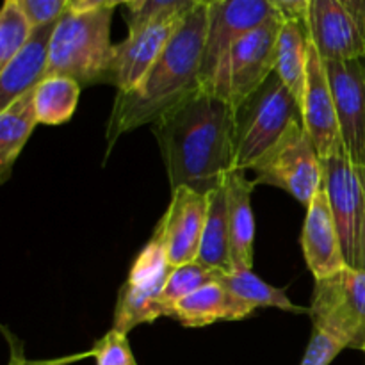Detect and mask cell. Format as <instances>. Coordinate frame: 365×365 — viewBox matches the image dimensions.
I'll return each mask as SVG.
<instances>
[{
    "label": "cell",
    "mask_w": 365,
    "mask_h": 365,
    "mask_svg": "<svg viewBox=\"0 0 365 365\" xmlns=\"http://www.w3.org/2000/svg\"><path fill=\"white\" fill-rule=\"evenodd\" d=\"M171 189L202 195L225 185L234 171L235 107L200 88L152 123Z\"/></svg>",
    "instance_id": "obj_1"
},
{
    "label": "cell",
    "mask_w": 365,
    "mask_h": 365,
    "mask_svg": "<svg viewBox=\"0 0 365 365\" xmlns=\"http://www.w3.org/2000/svg\"><path fill=\"white\" fill-rule=\"evenodd\" d=\"M209 6L198 4L182 20L157 63L141 82L128 91H118L107 121L106 139L109 150L123 134L143 125H152L171 107L184 102L202 88Z\"/></svg>",
    "instance_id": "obj_2"
},
{
    "label": "cell",
    "mask_w": 365,
    "mask_h": 365,
    "mask_svg": "<svg viewBox=\"0 0 365 365\" xmlns=\"http://www.w3.org/2000/svg\"><path fill=\"white\" fill-rule=\"evenodd\" d=\"M113 11L110 7L89 13L66 11L53 29L46 77L63 75L81 86L107 82L114 57Z\"/></svg>",
    "instance_id": "obj_3"
},
{
    "label": "cell",
    "mask_w": 365,
    "mask_h": 365,
    "mask_svg": "<svg viewBox=\"0 0 365 365\" xmlns=\"http://www.w3.org/2000/svg\"><path fill=\"white\" fill-rule=\"evenodd\" d=\"M299 121H303L302 106L280 77L273 73L235 107L234 170H252Z\"/></svg>",
    "instance_id": "obj_4"
},
{
    "label": "cell",
    "mask_w": 365,
    "mask_h": 365,
    "mask_svg": "<svg viewBox=\"0 0 365 365\" xmlns=\"http://www.w3.org/2000/svg\"><path fill=\"white\" fill-rule=\"evenodd\" d=\"M284 20L274 16L239 39L217 66L207 91L239 107L277 68V46Z\"/></svg>",
    "instance_id": "obj_5"
},
{
    "label": "cell",
    "mask_w": 365,
    "mask_h": 365,
    "mask_svg": "<svg viewBox=\"0 0 365 365\" xmlns=\"http://www.w3.org/2000/svg\"><path fill=\"white\" fill-rule=\"evenodd\" d=\"M324 189L348 267L365 269V187L360 168L344 143L323 159Z\"/></svg>",
    "instance_id": "obj_6"
},
{
    "label": "cell",
    "mask_w": 365,
    "mask_h": 365,
    "mask_svg": "<svg viewBox=\"0 0 365 365\" xmlns=\"http://www.w3.org/2000/svg\"><path fill=\"white\" fill-rule=\"evenodd\" d=\"M252 170L257 173V185L284 189L305 207L310 205L324 182L323 159L303 121L292 125Z\"/></svg>",
    "instance_id": "obj_7"
},
{
    "label": "cell",
    "mask_w": 365,
    "mask_h": 365,
    "mask_svg": "<svg viewBox=\"0 0 365 365\" xmlns=\"http://www.w3.org/2000/svg\"><path fill=\"white\" fill-rule=\"evenodd\" d=\"M314 328L346 348L365 349V269L344 267L316 280L309 309Z\"/></svg>",
    "instance_id": "obj_8"
},
{
    "label": "cell",
    "mask_w": 365,
    "mask_h": 365,
    "mask_svg": "<svg viewBox=\"0 0 365 365\" xmlns=\"http://www.w3.org/2000/svg\"><path fill=\"white\" fill-rule=\"evenodd\" d=\"M274 16H278L277 11L267 0H221L209 6V29L200 70L202 89H209L228 50Z\"/></svg>",
    "instance_id": "obj_9"
},
{
    "label": "cell",
    "mask_w": 365,
    "mask_h": 365,
    "mask_svg": "<svg viewBox=\"0 0 365 365\" xmlns=\"http://www.w3.org/2000/svg\"><path fill=\"white\" fill-rule=\"evenodd\" d=\"M334 93L342 143L359 168L365 164V59L323 61Z\"/></svg>",
    "instance_id": "obj_10"
},
{
    "label": "cell",
    "mask_w": 365,
    "mask_h": 365,
    "mask_svg": "<svg viewBox=\"0 0 365 365\" xmlns=\"http://www.w3.org/2000/svg\"><path fill=\"white\" fill-rule=\"evenodd\" d=\"M184 18H159L143 27L128 31L127 38L120 45H114V57L107 82L116 86L118 91L135 88L145 78L150 68L157 63Z\"/></svg>",
    "instance_id": "obj_11"
},
{
    "label": "cell",
    "mask_w": 365,
    "mask_h": 365,
    "mask_svg": "<svg viewBox=\"0 0 365 365\" xmlns=\"http://www.w3.org/2000/svg\"><path fill=\"white\" fill-rule=\"evenodd\" d=\"M307 34L323 61L365 59V34L339 0H312Z\"/></svg>",
    "instance_id": "obj_12"
},
{
    "label": "cell",
    "mask_w": 365,
    "mask_h": 365,
    "mask_svg": "<svg viewBox=\"0 0 365 365\" xmlns=\"http://www.w3.org/2000/svg\"><path fill=\"white\" fill-rule=\"evenodd\" d=\"M209 198L191 187H177L170 207L160 217L164 225L168 259L173 267L196 262L205 232Z\"/></svg>",
    "instance_id": "obj_13"
},
{
    "label": "cell",
    "mask_w": 365,
    "mask_h": 365,
    "mask_svg": "<svg viewBox=\"0 0 365 365\" xmlns=\"http://www.w3.org/2000/svg\"><path fill=\"white\" fill-rule=\"evenodd\" d=\"M303 123L319 152L321 159H327L342 143L335 110L334 93L328 81L324 63L312 41L309 39V59H307L305 95L302 103Z\"/></svg>",
    "instance_id": "obj_14"
},
{
    "label": "cell",
    "mask_w": 365,
    "mask_h": 365,
    "mask_svg": "<svg viewBox=\"0 0 365 365\" xmlns=\"http://www.w3.org/2000/svg\"><path fill=\"white\" fill-rule=\"evenodd\" d=\"M302 248L307 266L316 280H323L348 267L342 255L341 237H339L337 225H335L324 185L307 207V217L302 232Z\"/></svg>",
    "instance_id": "obj_15"
},
{
    "label": "cell",
    "mask_w": 365,
    "mask_h": 365,
    "mask_svg": "<svg viewBox=\"0 0 365 365\" xmlns=\"http://www.w3.org/2000/svg\"><path fill=\"white\" fill-rule=\"evenodd\" d=\"M57 21L36 27L24 48L0 68V110L24 93L34 89L46 77L50 59V41Z\"/></svg>",
    "instance_id": "obj_16"
},
{
    "label": "cell",
    "mask_w": 365,
    "mask_h": 365,
    "mask_svg": "<svg viewBox=\"0 0 365 365\" xmlns=\"http://www.w3.org/2000/svg\"><path fill=\"white\" fill-rule=\"evenodd\" d=\"M255 180L246 177V171L234 170L225 180L227 191V220L230 234V253L234 269H252L255 220L252 209V192Z\"/></svg>",
    "instance_id": "obj_17"
},
{
    "label": "cell",
    "mask_w": 365,
    "mask_h": 365,
    "mask_svg": "<svg viewBox=\"0 0 365 365\" xmlns=\"http://www.w3.org/2000/svg\"><path fill=\"white\" fill-rule=\"evenodd\" d=\"M255 312L252 305L228 291L220 282L205 285L178 302L170 316L185 328H203L220 321H241Z\"/></svg>",
    "instance_id": "obj_18"
},
{
    "label": "cell",
    "mask_w": 365,
    "mask_h": 365,
    "mask_svg": "<svg viewBox=\"0 0 365 365\" xmlns=\"http://www.w3.org/2000/svg\"><path fill=\"white\" fill-rule=\"evenodd\" d=\"M36 88L18 96L6 109L0 110V182L9 178L18 155L27 145L38 121Z\"/></svg>",
    "instance_id": "obj_19"
},
{
    "label": "cell",
    "mask_w": 365,
    "mask_h": 365,
    "mask_svg": "<svg viewBox=\"0 0 365 365\" xmlns=\"http://www.w3.org/2000/svg\"><path fill=\"white\" fill-rule=\"evenodd\" d=\"M307 59H309V34L302 21H284L277 46L274 73L287 86L298 103H303L307 82Z\"/></svg>",
    "instance_id": "obj_20"
},
{
    "label": "cell",
    "mask_w": 365,
    "mask_h": 365,
    "mask_svg": "<svg viewBox=\"0 0 365 365\" xmlns=\"http://www.w3.org/2000/svg\"><path fill=\"white\" fill-rule=\"evenodd\" d=\"M209 198V210H207L205 232H203L202 248H200L198 262L220 269L223 273L234 271L230 253V234H228L227 220V191L225 185L214 189L207 195Z\"/></svg>",
    "instance_id": "obj_21"
},
{
    "label": "cell",
    "mask_w": 365,
    "mask_h": 365,
    "mask_svg": "<svg viewBox=\"0 0 365 365\" xmlns=\"http://www.w3.org/2000/svg\"><path fill=\"white\" fill-rule=\"evenodd\" d=\"M81 84L75 78L52 75L45 77L36 86V113L38 121L43 125H63L71 120L77 109Z\"/></svg>",
    "instance_id": "obj_22"
},
{
    "label": "cell",
    "mask_w": 365,
    "mask_h": 365,
    "mask_svg": "<svg viewBox=\"0 0 365 365\" xmlns=\"http://www.w3.org/2000/svg\"><path fill=\"white\" fill-rule=\"evenodd\" d=\"M220 284L225 285L230 292H234L242 302L252 305L253 309L273 307V309H280L291 314L309 312V309H305V307L294 305L284 289L266 284L252 269H234L232 273H225Z\"/></svg>",
    "instance_id": "obj_23"
},
{
    "label": "cell",
    "mask_w": 365,
    "mask_h": 365,
    "mask_svg": "<svg viewBox=\"0 0 365 365\" xmlns=\"http://www.w3.org/2000/svg\"><path fill=\"white\" fill-rule=\"evenodd\" d=\"M223 274V271L212 269V267L205 266V264L198 262V260L173 267L166 282V287L163 291V296H160V302H163L164 309H166V317L170 316V310L178 302H182V299L191 296L198 289L205 287V285L221 282Z\"/></svg>",
    "instance_id": "obj_24"
},
{
    "label": "cell",
    "mask_w": 365,
    "mask_h": 365,
    "mask_svg": "<svg viewBox=\"0 0 365 365\" xmlns=\"http://www.w3.org/2000/svg\"><path fill=\"white\" fill-rule=\"evenodd\" d=\"M34 32V25L18 0H4L0 11V68L6 66L25 46Z\"/></svg>",
    "instance_id": "obj_25"
},
{
    "label": "cell",
    "mask_w": 365,
    "mask_h": 365,
    "mask_svg": "<svg viewBox=\"0 0 365 365\" xmlns=\"http://www.w3.org/2000/svg\"><path fill=\"white\" fill-rule=\"evenodd\" d=\"M91 349L95 353L93 359L96 365H138L127 334H121L114 328L98 339Z\"/></svg>",
    "instance_id": "obj_26"
},
{
    "label": "cell",
    "mask_w": 365,
    "mask_h": 365,
    "mask_svg": "<svg viewBox=\"0 0 365 365\" xmlns=\"http://www.w3.org/2000/svg\"><path fill=\"white\" fill-rule=\"evenodd\" d=\"M196 6H198L196 0H146V4L139 13L130 14L128 31L143 27V25L159 20V18L187 16Z\"/></svg>",
    "instance_id": "obj_27"
},
{
    "label": "cell",
    "mask_w": 365,
    "mask_h": 365,
    "mask_svg": "<svg viewBox=\"0 0 365 365\" xmlns=\"http://www.w3.org/2000/svg\"><path fill=\"white\" fill-rule=\"evenodd\" d=\"M342 349H346V346L341 341L314 328L312 337L299 365H330Z\"/></svg>",
    "instance_id": "obj_28"
},
{
    "label": "cell",
    "mask_w": 365,
    "mask_h": 365,
    "mask_svg": "<svg viewBox=\"0 0 365 365\" xmlns=\"http://www.w3.org/2000/svg\"><path fill=\"white\" fill-rule=\"evenodd\" d=\"M18 2L36 29L59 20L66 13L70 0H18Z\"/></svg>",
    "instance_id": "obj_29"
},
{
    "label": "cell",
    "mask_w": 365,
    "mask_h": 365,
    "mask_svg": "<svg viewBox=\"0 0 365 365\" xmlns=\"http://www.w3.org/2000/svg\"><path fill=\"white\" fill-rule=\"evenodd\" d=\"M9 348H11V356H9V364L7 365H73L77 362H82V360L93 359V356H95L93 349H88V351L73 353V355L57 356V359L29 360L24 356L21 346L18 344L16 339H13V337H9Z\"/></svg>",
    "instance_id": "obj_30"
},
{
    "label": "cell",
    "mask_w": 365,
    "mask_h": 365,
    "mask_svg": "<svg viewBox=\"0 0 365 365\" xmlns=\"http://www.w3.org/2000/svg\"><path fill=\"white\" fill-rule=\"evenodd\" d=\"M278 16L284 21H302L307 24L310 2L312 0H267Z\"/></svg>",
    "instance_id": "obj_31"
},
{
    "label": "cell",
    "mask_w": 365,
    "mask_h": 365,
    "mask_svg": "<svg viewBox=\"0 0 365 365\" xmlns=\"http://www.w3.org/2000/svg\"><path fill=\"white\" fill-rule=\"evenodd\" d=\"M110 2H113V0H70L66 11H70V13H89V11L110 7ZM110 9H113V7H110Z\"/></svg>",
    "instance_id": "obj_32"
},
{
    "label": "cell",
    "mask_w": 365,
    "mask_h": 365,
    "mask_svg": "<svg viewBox=\"0 0 365 365\" xmlns=\"http://www.w3.org/2000/svg\"><path fill=\"white\" fill-rule=\"evenodd\" d=\"M339 2L351 13L365 34V0H339Z\"/></svg>",
    "instance_id": "obj_33"
},
{
    "label": "cell",
    "mask_w": 365,
    "mask_h": 365,
    "mask_svg": "<svg viewBox=\"0 0 365 365\" xmlns=\"http://www.w3.org/2000/svg\"><path fill=\"white\" fill-rule=\"evenodd\" d=\"M145 4H146V0H113V2H110V7L114 9L116 6H125V7H128L130 14H135L143 9V6H145Z\"/></svg>",
    "instance_id": "obj_34"
},
{
    "label": "cell",
    "mask_w": 365,
    "mask_h": 365,
    "mask_svg": "<svg viewBox=\"0 0 365 365\" xmlns=\"http://www.w3.org/2000/svg\"><path fill=\"white\" fill-rule=\"evenodd\" d=\"M198 4H203V6H212V4L221 2V0H196Z\"/></svg>",
    "instance_id": "obj_35"
},
{
    "label": "cell",
    "mask_w": 365,
    "mask_h": 365,
    "mask_svg": "<svg viewBox=\"0 0 365 365\" xmlns=\"http://www.w3.org/2000/svg\"><path fill=\"white\" fill-rule=\"evenodd\" d=\"M360 173H362V178H364V187H365V164L362 168H360Z\"/></svg>",
    "instance_id": "obj_36"
},
{
    "label": "cell",
    "mask_w": 365,
    "mask_h": 365,
    "mask_svg": "<svg viewBox=\"0 0 365 365\" xmlns=\"http://www.w3.org/2000/svg\"><path fill=\"white\" fill-rule=\"evenodd\" d=\"M364 353H365V349H364Z\"/></svg>",
    "instance_id": "obj_37"
}]
</instances>
